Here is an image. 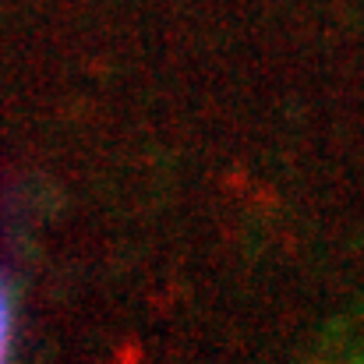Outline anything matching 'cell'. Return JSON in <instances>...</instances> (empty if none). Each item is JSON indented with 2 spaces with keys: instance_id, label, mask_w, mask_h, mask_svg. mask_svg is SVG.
Returning <instances> with one entry per match:
<instances>
[{
  "instance_id": "cell-1",
  "label": "cell",
  "mask_w": 364,
  "mask_h": 364,
  "mask_svg": "<svg viewBox=\"0 0 364 364\" xmlns=\"http://www.w3.org/2000/svg\"><path fill=\"white\" fill-rule=\"evenodd\" d=\"M7 347H11V301H7V290L0 283V361L7 358Z\"/></svg>"
}]
</instances>
